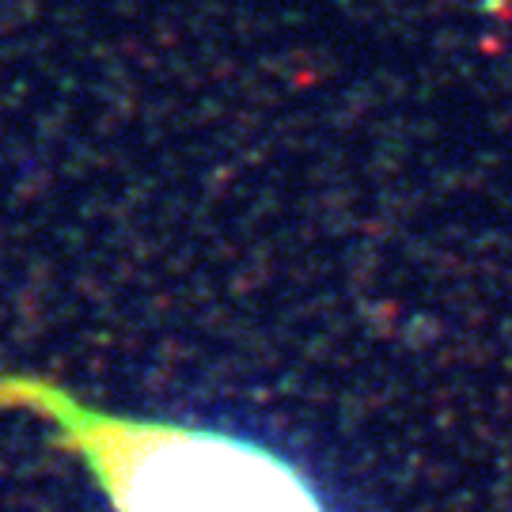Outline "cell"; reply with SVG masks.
<instances>
[{
  "mask_svg": "<svg viewBox=\"0 0 512 512\" xmlns=\"http://www.w3.org/2000/svg\"><path fill=\"white\" fill-rule=\"evenodd\" d=\"M0 414H31L110 512H330L293 459L228 429L118 414L35 372L0 368Z\"/></svg>",
  "mask_w": 512,
  "mask_h": 512,
  "instance_id": "6da1fadb",
  "label": "cell"
}]
</instances>
